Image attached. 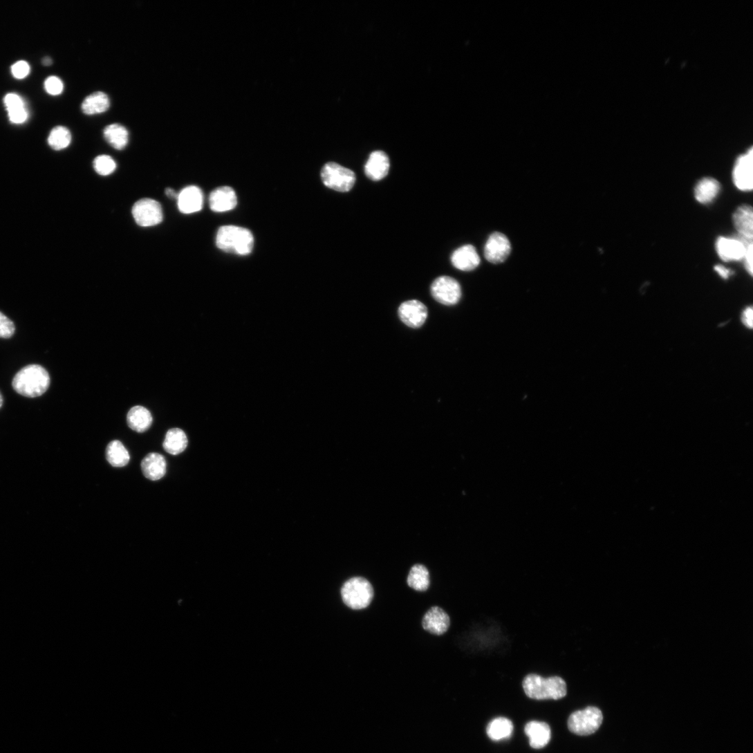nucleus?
I'll list each match as a JSON object with an SVG mask.
<instances>
[{"instance_id":"1","label":"nucleus","mask_w":753,"mask_h":753,"mask_svg":"<svg viewBox=\"0 0 753 753\" xmlns=\"http://www.w3.org/2000/svg\"><path fill=\"white\" fill-rule=\"evenodd\" d=\"M50 378L43 366L31 364L23 368L15 376L13 389L20 395L28 398L42 396L48 389Z\"/></svg>"},{"instance_id":"2","label":"nucleus","mask_w":753,"mask_h":753,"mask_svg":"<svg viewBox=\"0 0 753 753\" xmlns=\"http://www.w3.org/2000/svg\"><path fill=\"white\" fill-rule=\"evenodd\" d=\"M523 688L528 697L537 700H557L567 694L566 683L558 676L544 678L537 674H530L525 678Z\"/></svg>"},{"instance_id":"3","label":"nucleus","mask_w":753,"mask_h":753,"mask_svg":"<svg viewBox=\"0 0 753 753\" xmlns=\"http://www.w3.org/2000/svg\"><path fill=\"white\" fill-rule=\"evenodd\" d=\"M216 245L225 252L245 256L252 251L254 238L252 233L246 228L225 225L220 227L218 231Z\"/></svg>"},{"instance_id":"4","label":"nucleus","mask_w":753,"mask_h":753,"mask_svg":"<svg viewBox=\"0 0 753 753\" xmlns=\"http://www.w3.org/2000/svg\"><path fill=\"white\" fill-rule=\"evenodd\" d=\"M340 595L347 608L353 611H362L371 605L375 593L373 585L367 579L355 576L344 582Z\"/></svg>"},{"instance_id":"5","label":"nucleus","mask_w":753,"mask_h":753,"mask_svg":"<svg viewBox=\"0 0 753 753\" xmlns=\"http://www.w3.org/2000/svg\"><path fill=\"white\" fill-rule=\"evenodd\" d=\"M321 178L326 187L343 193L350 192L356 183V176L353 171L333 162L324 165Z\"/></svg>"},{"instance_id":"6","label":"nucleus","mask_w":753,"mask_h":753,"mask_svg":"<svg viewBox=\"0 0 753 753\" xmlns=\"http://www.w3.org/2000/svg\"><path fill=\"white\" fill-rule=\"evenodd\" d=\"M604 721L602 712L597 707H589L573 713L568 720L569 730L579 736H588L596 732Z\"/></svg>"},{"instance_id":"7","label":"nucleus","mask_w":753,"mask_h":753,"mask_svg":"<svg viewBox=\"0 0 753 753\" xmlns=\"http://www.w3.org/2000/svg\"><path fill=\"white\" fill-rule=\"evenodd\" d=\"M752 241L737 235L733 237H719L716 243L717 254L725 262L738 261L743 259L747 248Z\"/></svg>"},{"instance_id":"8","label":"nucleus","mask_w":753,"mask_h":753,"mask_svg":"<svg viewBox=\"0 0 753 753\" xmlns=\"http://www.w3.org/2000/svg\"><path fill=\"white\" fill-rule=\"evenodd\" d=\"M431 294L439 303L453 306L458 303L462 296L461 287L454 279L444 276L436 279L431 286Z\"/></svg>"},{"instance_id":"9","label":"nucleus","mask_w":753,"mask_h":753,"mask_svg":"<svg viewBox=\"0 0 753 753\" xmlns=\"http://www.w3.org/2000/svg\"><path fill=\"white\" fill-rule=\"evenodd\" d=\"M132 214L136 223L141 227L154 226L162 221L160 205L149 198L138 201L133 207Z\"/></svg>"},{"instance_id":"10","label":"nucleus","mask_w":753,"mask_h":753,"mask_svg":"<svg viewBox=\"0 0 753 753\" xmlns=\"http://www.w3.org/2000/svg\"><path fill=\"white\" fill-rule=\"evenodd\" d=\"M512 250L511 243L508 236L501 232H494L490 235L485 245L484 256L486 260L493 264L504 263Z\"/></svg>"},{"instance_id":"11","label":"nucleus","mask_w":753,"mask_h":753,"mask_svg":"<svg viewBox=\"0 0 753 753\" xmlns=\"http://www.w3.org/2000/svg\"><path fill=\"white\" fill-rule=\"evenodd\" d=\"M752 152L751 147L737 158L734 167V184L738 189L743 192H749L753 188Z\"/></svg>"},{"instance_id":"12","label":"nucleus","mask_w":753,"mask_h":753,"mask_svg":"<svg viewBox=\"0 0 753 753\" xmlns=\"http://www.w3.org/2000/svg\"><path fill=\"white\" fill-rule=\"evenodd\" d=\"M401 321L409 327H421L428 317L427 306L420 301L410 300L402 303L398 308Z\"/></svg>"},{"instance_id":"13","label":"nucleus","mask_w":753,"mask_h":753,"mask_svg":"<svg viewBox=\"0 0 753 753\" xmlns=\"http://www.w3.org/2000/svg\"><path fill=\"white\" fill-rule=\"evenodd\" d=\"M451 625L449 615L443 608L435 606L427 611L422 621L423 629L429 633L440 636L447 632Z\"/></svg>"},{"instance_id":"14","label":"nucleus","mask_w":753,"mask_h":753,"mask_svg":"<svg viewBox=\"0 0 753 753\" xmlns=\"http://www.w3.org/2000/svg\"><path fill=\"white\" fill-rule=\"evenodd\" d=\"M389 169L390 160L388 155L383 151H375L371 154L364 171L370 180L377 182L387 177Z\"/></svg>"},{"instance_id":"15","label":"nucleus","mask_w":753,"mask_h":753,"mask_svg":"<svg viewBox=\"0 0 753 753\" xmlns=\"http://www.w3.org/2000/svg\"><path fill=\"white\" fill-rule=\"evenodd\" d=\"M480 258L474 246L465 245L456 250L452 256V265L458 270L470 272L478 267Z\"/></svg>"},{"instance_id":"16","label":"nucleus","mask_w":753,"mask_h":753,"mask_svg":"<svg viewBox=\"0 0 753 753\" xmlns=\"http://www.w3.org/2000/svg\"><path fill=\"white\" fill-rule=\"evenodd\" d=\"M177 200L180 211L186 214L198 212L202 210L203 206L202 191L196 186H190L184 189L178 194Z\"/></svg>"},{"instance_id":"17","label":"nucleus","mask_w":753,"mask_h":753,"mask_svg":"<svg viewBox=\"0 0 753 753\" xmlns=\"http://www.w3.org/2000/svg\"><path fill=\"white\" fill-rule=\"evenodd\" d=\"M237 205V198L233 189L222 187L213 191L210 196V206L215 212L232 210Z\"/></svg>"},{"instance_id":"18","label":"nucleus","mask_w":753,"mask_h":753,"mask_svg":"<svg viewBox=\"0 0 753 753\" xmlns=\"http://www.w3.org/2000/svg\"><path fill=\"white\" fill-rule=\"evenodd\" d=\"M406 582L408 587L415 592H427L431 585L430 572L424 564H415L409 569Z\"/></svg>"},{"instance_id":"19","label":"nucleus","mask_w":753,"mask_h":753,"mask_svg":"<svg viewBox=\"0 0 753 753\" xmlns=\"http://www.w3.org/2000/svg\"><path fill=\"white\" fill-rule=\"evenodd\" d=\"M525 733L530 738L532 747L539 749L548 744L551 738V729L544 722L531 721L525 727Z\"/></svg>"},{"instance_id":"20","label":"nucleus","mask_w":753,"mask_h":753,"mask_svg":"<svg viewBox=\"0 0 753 753\" xmlns=\"http://www.w3.org/2000/svg\"><path fill=\"white\" fill-rule=\"evenodd\" d=\"M732 219L738 234L752 241L753 237L752 208L747 205L740 206L734 213Z\"/></svg>"},{"instance_id":"21","label":"nucleus","mask_w":753,"mask_h":753,"mask_svg":"<svg viewBox=\"0 0 753 753\" xmlns=\"http://www.w3.org/2000/svg\"><path fill=\"white\" fill-rule=\"evenodd\" d=\"M144 476L151 481H157L166 474L167 463L163 456L157 453H151L146 456L141 463Z\"/></svg>"},{"instance_id":"22","label":"nucleus","mask_w":753,"mask_h":753,"mask_svg":"<svg viewBox=\"0 0 753 753\" xmlns=\"http://www.w3.org/2000/svg\"><path fill=\"white\" fill-rule=\"evenodd\" d=\"M4 104L12 123L21 124L27 121L28 112L24 100L19 95L8 94L4 98Z\"/></svg>"},{"instance_id":"23","label":"nucleus","mask_w":753,"mask_h":753,"mask_svg":"<svg viewBox=\"0 0 753 753\" xmlns=\"http://www.w3.org/2000/svg\"><path fill=\"white\" fill-rule=\"evenodd\" d=\"M152 420L150 411L142 406L132 407L127 414L129 427L138 433L147 431L151 426Z\"/></svg>"},{"instance_id":"24","label":"nucleus","mask_w":753,"mask_h":753,"mask_svg":"<svg viewBox=\"0 0 753 753\" xmlns=\"http://www.w3.org/2000/svg\"><path fill=\"white\" fill-rule=\"evenodd\" d=\"M720 191L721 185L716 180L706 178L697 184L694 195L698 202L706 205L712 203L718 196Z\"/></svg>"},{"instance_id":"25","label":"nucleus","mask_w":753,"mask_h":753,"mask_svg":"<svg viewBox=\"0 0 753 753\" xmlns=\"http://www.w3.org/2000/svg\"><path fill=\"white\" fill-rule=\"evenodd\" d=\"M111 106L108 95L102 92L95 93L83 101L81 109L83 113L94 115L106 112Z\"/></svg>"},{"instance_id":"26","label":"nucleus","mask_w":753,"mask_h":753,"mask_svg":"<svg viewBox=\"0 0 753 753\" xmlns=\"http://www.w3.org/2000/svg\"><path fill=\"white\" fill-rule=\"evenodd\" d=\"M488 737L494 741L510 738L514 732V724L511 720L505 717H499L492 720L486 729Z\"/></svg>"},{"instance_id":"27","label":"nucleus","mask_w":753,"mask_h":753,"mask_svg":"<svg viewBox=\"0 0 753 753\" xmlns=\"http://www.w3.org/2000/svg\"><path fill=\"white\" fill-rule=\"evenodd\" d=\"M187 445V437L180 429H173L167 431L162 444L165 451L174 456L183 453Z\"/></svg>"},{"instance_id":"28","label":"nucleus","mask_w":753,"mask_h":753,"mask_svg":"<svg viewBox=\"0 0 753 753\" xmlns=\"http://www.w3.org/2000/svg\"><path fill=\"white\" fill-rule=\"evenodd\" d=\"M106 140L115 149H124L129 143V131L121 124H113L104 131Z\"/></svg>"},{"instance_id":"29","label":"nucleus","mask_w":753,"mask_h":753,"mask_svg":"<svg viewBox=\"0 0 753 753\" xmlns=\"http://www.w3.org/2000/svg\"><path fill=\"white\" fill-rule=\"evenodd\" d=\"M106 459L115 467H123L128 465L130 455L123 444L118 440L110 443L106 448Z\"/></svg>"},{"instance_id":"30","label":"nucleus","mask_w":753,"mask_h":753,"mask_svg":"<svg viewBox=\"0 0 753 753\" xmlns=\"http://www.w3.org/2000/svg\"><path fill=\"white\" fill-rule=\"evenodd\" d=\"M71 138L70 131L64 127L59 126L51 131L48 142L51 148L59 151L68 147L71 144Z\"/></svg>"},{"instance_id":"31","label":"nucleus","mask_w":753,"mask_h":753,"mask_svg":"<svg viewBox=\"0 0 753 753\" xmlns=\"http://www.w3.org/2000/svg\"><path fill=\"white\" fill-rule=\"evenodd\" d=\"M95 171L100 176H107L112 174L116 169L117 165L112 157L108 155L97 156L94 160Z\"/></svg>"},{"instance_id":"32","label":"nucleus","mask_w":753,"mask_h":753,"mask_svg":"<svg viewBox=\"0 0 753 753\" xmlns=\"http://www.w3.org/2000/svg\"><path fill=\"white\" fill-rule=\"evenodd\" d=\"M16 331L15 323L5 314L0 312V338L10 339Z\"/></svg>"},{"instance_id":"33","label":"nucleus","mask_w":753,"mask_h":753,"mask_svg":"<svg viewBox=\"0 0 753 753\" xmlns=\"http://www.w3.org/2000/svg\"><path fill=\"white\" fill-rule=\"evenodd\" d=\"M46 91L50 95L57 96L64 91V84L61 79L56 76L48 77L44 83Z\"/></svg>"},{"instance_id":"34","label":"nucleus","mask_w":753,"mask_h":753,"mask_svg":"<svg viewBox=\"0 0 753 753\" xmlns=\"http://www.w3.org/2000/svg\"><path fill=\"white\" fill-rule=\"evenodd\" d=\"M30 72V66L26 61H19L12 66V73L17 79H24Z\"/></svg>"},{"instance_id":"35","label":"nucleus","mask_w":753,"mask_h":753,"mask_svg":"<svg viewBox=\"0 0 753 753\" xmlns=\"http://www.w3.org/2000/svg\"><path fill=\"white\" fill-rule=\"evenodd\" d=\"M752 253H753V245L752 243H750L745 257L743 258L745 268L750 275H752Z\"/></svg>"},{"instance_id":"36","label":"nucleus","mask_w":753,"mask_h":753,"mask_svg":"<svg viewBox=\"0 0 753 753\" xmlns=\"http://www.w3.org/2000/svg\"><path fill=\"white\" fill-rule=\"evenodd\" d=\"M752 318H753L752 308V307L746 308L743 310V312L742 313L741 320H742L743 324L745 326H746L747 328H752Z\"/></svg>"},{"instance_id":"37","label":"nucleus","mask_w":753,"mask_h":753,"mask_svg":"<svg viewBox=\"0 0 753 753\" xmlns=\"http://www.w3.org/2000/svg\"><path fill=\"white\" fill-rule=\"evenodd\" d=\"M714 270L723 279H727L732 274L729 270L721 265L715 266Z\"/></svg>"},{"instance_id":"38","label":"nucleus","mask_w":753,"mask_h":753,"mask_svg":"<svg viewBox=\"0 0 753 753\" xmlns=\"http://www.w3.org/2000/svg\"><path fill=\"white\" fill-rule=\"evenodd\" d=\"M165 194L171 199H178V194L172 189H167L165 190Z\"/></svg>"},{"instance_id":"39","label":"nucleus","mask_w":753,"mask_h":753,"mask_svg":"<svg viewBox=\"0 0 753 753\" xmlns=\"http://www.w3.org/2000/svg\"><path fill=\"white\" fill-rule=\"evenodd\" d=\"M42 63H43V64L44 66H50L52 64L53 60L51 59V58H50L48 57H46L43 59Z\"/></svg>"},{"instance_id":"40","label":"nucleus","mask_w":753,"mask_h":753,"mask_svg":"<svg viewBox=\"0 0 753 753\" xmlns=\"http://www.w3.org/2000/svg\"><path fill=\"white\" fill-rule=\"evenodd\" d=\"M3 402H4V400H3V395H2L1 392H0V408L2 407V406L3 405Z\"/></svg>"}]
</instances>
